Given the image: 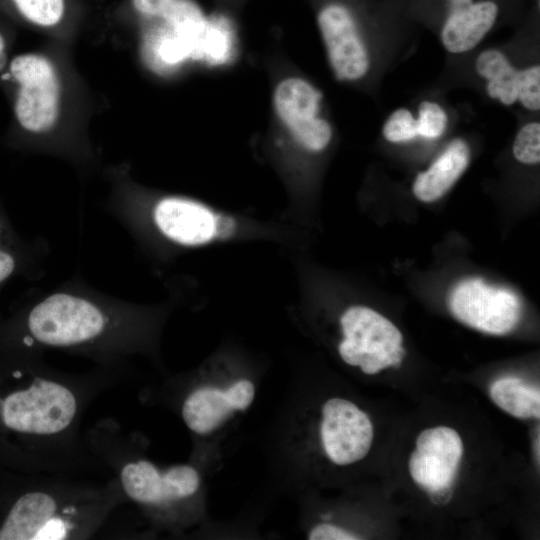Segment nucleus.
I'll return each instance as SVG.
<instances>
[{
    "label": "nucleus",
    "instance_id": "6",
    "mask_svg": "<svg viewBox=\"0 0 540 540\" xmlns=\"http://www.w3.org/2000/svg\"><path fill=\"white\" fill-rule=\"evenodd\" d=\"M448 305L458 320L494 335L510 332L521 317V302L514 292L488 285L481 278L459 282Z\"/></svg>",
    "mask_w": 540,
    "mask_h": 540
},
{
    "label": "nucleus",
    "instance_id": "7",
    "mask_svg": "<svg viewBox=\"0 0 540 540\" xmlns=\"http://www.w3.org/2000/svg\"><path fill=\"white\" fill-rule=\"evenodd\" d=\"M316 20L335 78L342 82L363 78L369 70L370 58L351 10L342 3L331 2L319 9Z\"/></svg>",
    "mask_w": 540,
    "mask_h": 540
},
{
    "label": "nucleus",
    "instance_id": "21",
    "mask_svg": "<svg viewBox=\"0 0 540 540\" xmlns=\"http://www.w3.org/2000/svg\"><path fill=\"white\" fill-rule=\"evenodd\" d=\"M14 267L15 262L13 257L8 252L0 249V282L11 275Z\"/></svg>",
    "mask_w": 540,
    "mask_h": 540
},
{
    "label": "nucleus",
    "instance_id": "19",
    "mask_svg": "<svg viewBox=\"0 0 540 540\" xmlns=\"http://www.w3.org/2000/svg\"><path fill=\"white\" fill-rule=\"evenodd\" d=\"M310 540H356L355 534L350 533L336 525L323 523L311 529L308 534Z\"/></svg>",
    "mask_w": 540,
    "mask_h": 540
},
{
    "label": "nucleus",
    "instance_id": "23",
    "mask_svg": "<svg viewBox=\"0 0 540 540\" xmlns=\"http://www.w3.org/2000/svg\"><path fill=\"white\" fill-rule=\"evenodd\" d=\"M448 1V10L450 9H456L459 7H462L473 0H447Z\"/></svg>",
    "mask_w": 540,
    "mask_h": 540
},
{
    "label": "nucleus",
    "instance_id": "22",
    "mask_svg": "<svg viewBox=\"0 0 540 540\" xmlns=\"http://www.w3.org/2000/svg\"><path fill=\"white\" fill-rule=\"evenodd\" d=\"M7 62V39L6 35L0 30V71L5 68Z\"/></svg>",
    "mask_w": 540,
    "mask_h": 540
},
{
    "label": "nucleus",
    "instance_id": "20",
    "mask_svg": "<svg viewBox=\"0 0 540 540\" xmlns=\"http://www.w3.org/2000/svg\"><path fill=\"white\" fill-rule=\"evenodd\" d=\"M174 0H132L135 10L150 18L162 17Z\"/></svg>",
    "mask_w": 540,
    "mask_h": 540
},
{
    "label": "nucleus",
    "instance_id": "9",
    "mask_svg": "<svg viewBox=\"0 0 540 540\" xmlns=\"http://www.w3.org/2000/svg\"><path fill=\"white\" fill-rule=\"evenodd\" d=\"M254 397L255 386L247 379L238 380L226 388L200 386L184 398L181 416L189 430L207 435L234 411H245Z\"/></svg>",
    "mask_w": 540,
    "mask_h": 540
},
{
    "label": "nucleus",
    "instance_id": "8",
    "mask_svg": "<svg viewBox=\"0 0 540 540\" xmlns=\"http://www.w3.org/2000/svg\"><path fill=\"white\" fill-rule=\"evenodd\" d=\"M373 434L368 415L354 403L331 398L323 404L321 444L333 463L343 466L363 459L370 450Z\"/></svg>",
    "mask_w": 540,
    "mask_h": 540
},
{
    "label": "nucleus",
    "instance_id": "16",
    "mask_svg": "<svg viewBox=\"0 0 540 540\" xmlns=\"http://www.w3.org/2000/svg\"><path fill=\"white\" fill-rule=\"evenodd\" d=\"M514 157L524 164H536L540 161V124L529 122L518 131L513 147Z\"/></svg>",
    "mask_w": 540,
    "mask_h": 540
},
{
    "label": "nucleus",
    "instance_id": "12",
    "mask_svg": "<svg viewBox=\"0 0 540 540\" xmlns=\"http://www.w3.org/2000/svg\"><path fill=\"white\" fill-rule=\"evenodd\" d=\"M470 161V149L462 139L453 140L413 183V193L423 202L442 197L462 175Z\"/></svg>",
    "mask_w": 540,
    "mask_h": 540
},
{
    "label": "nucleus",
    "instance_id": "18",
    "mask_svg": "<svg viewBox=\"0 0 540 540\" xmlns=\"http://www.w3.org/2000/svg\"><path fill=\"white\" fill-rule=\"evenodd\" d=\"M518 101L531 111L540 108V67L531 65L520 70Z\"/></svg>",
    "mask_w": 540,
    "mask_h": 540
},
{
    "label": "nucleus",
    "instance_id": "3",
    "mask_svg": "<svg viewBox=\"0 0 540 540\" xmlns=\"http://www.w3.org/2000/svg\"><path fill=\"white\" fill-rule=\"evenodd\" d=\"M323 94L307 78L281 77L271 92V107L277 124L301 149L319 153L330 144L333 129L321 115Z\"/></svg>",
    "mask_w": 540,
    "mask_h": 540
},
{
    "label": "nucleus",
    "instance_id": "13",
    "mask_svg": "<svg viewBox=\"0 0 540 540\" xmlns=\"http://www.w3.org/2000/svg\"><path fill=\"white\" fill-rule=\"evenodd\" d=\"M477 73L486 80L489 97L510 106L518 101L520 70L497 49L481 52L475 62Z\"/></svg>",
    "mask_w": 540,
    "mask_h": 540
},
{
    "label": "nucleus",
    "instance_id": "15",
    "mask_svg": "<svg viewBox=\"0 0 540 540\" xmlns=\"http://www.w3.org/2000/svg\"><path fill=\"white\" fill-rule=\"evenodd\" d=\"M418 136L436 139L443 135L448 125V116L438 103L423 101L416 118Z\"/></svg>",
    "mask_w": 540,
    "mask_h": 540
},
{
    "label": "nucleus",
    "instance_id": "1",
    "mask_svg": "<svg viewBox=\"0 0 540 540\" xmlns=\"http://www.w3.org/2000/svg\"><path fill=\"white\" fill-rule=\"evenodd\" d=\"M123 498L114 479L94 486L44 477L42 486L13 503L0 526V540L87 538Z\"/></svg>",
    "mask_w": 540,
    "mask_h": 540
},
{
    "label": "nucleus",
    "instance_id": "2",
    "mask_svg": "<svg viewBox=\"0 0 540 540\" xmlns=\"http://www.w3.org/2000/svg\"><path fill=\"white\" fill-rule=\"evenodd\" d=\"M86 437L93 454L114 470L123 496L141 507H170L199 490L200 474L191 465L160 468L148 459L128 453L120 437L109 436L102 425Z\"/></svg>",
    "mask_w": 540,
    "mask_h": 540
},
{
    "label": "nucleus",
    "instance_id": "4",
    "mask_svg": "<svg viewBox=\"0 0 540 540\" xmlns=\"http://www.w3.org/2000/svg\"><path fill=\"white\" fill-rule=\"evenodd\" d=\"M27 328L37 342L53 347H73L94 341L106 328L103 313L79 297L55 294L29 313Z\"/></svg>",
    "mask_w": 540,
    "mask_h": 540
},
{
    "label": "nucleus",
    "instance_id": "11",
    "mask_svg": "<svg viewBox=\"0 0 540 540\" xmlns=\"http://www.w3.org/2000/svg\"><path fill=\"white\" fill-rule=\"evenodd\" d=\"M498 13V5L493 0H473L448 10L441 29V41L446 50L464 53L476 47L495 24Z\"/></svg>",
    "mask_w": 540,
    "mask_h": 540
},
{
    "label": "nucleus",
    "instance_id": "5",
    "mask_svg": "<svg viewBox=\"0 0 540 540\" xmlns=\"http://www.w3.org/2000/svg\"><path fill=\"white\" fill-rule=\"evenodd\" d=\"M9 77L16 85L14 115L28 132L49 130L59 114L60 86L53 65L45 57L27 53L13 58Z\"/></svg>",
    "mask_w": 540,
    "mask_h": 540
},
{
    "label": "nucleus",
    "instance_id": "14",
    "mask_svg": "<svg viewBox=\"0 0 540 540\" xmlns=\"http://www.w3.org/2000/svg\"><path fill=\"white\" fill-rule=\"evenodd\" d=\"M18 13L39 26H54L65 11V0H10Z\"/></svg>",
    "mask_w": 540,
    "mask_h": 540
},
{
    "label": "nucleus",
    "instance_id": "17",
    "mask_svg": "<svg viewBox=\"0 0 540 540\" xmlns=\"http://www.w3.org/2000/svg\"><path fill=\"white\" fill-rule=\"evenodd\" d=\"M382 134L392 143L410 141L418 136L416 118L408 109L399 108L384 123Z\"/></svg>",
    "mask_w": 540,
    "mask_h": 540
},
{
    "label": "nucleus",
    "instance_id": "10",
    "mask_svg": "<svg viewBox=\"0 0 540 540\" xmlns=\"http://www.w3.org/2000/svg\"><path fill=\"white\" fill-rule=\"evenodd\" d=\"M155 221L170 239L184 245H200L216 233V219L207 207L186 199L166 198L155 208Z\"/></svg>",
    "mask_w": 540,
    "mask_h": 540
}]
</instances>
